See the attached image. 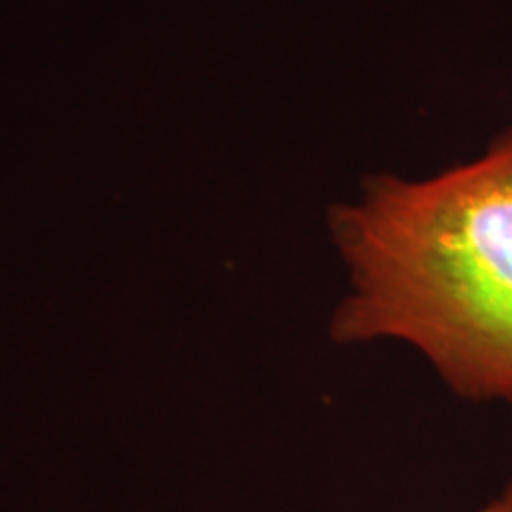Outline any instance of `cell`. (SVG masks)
<instances>
[{"label": "cell", "instance_id": "cell-1", "mask_svg": "<svg viewBox=\"0 0 512 512\" xmlns=\"http://www.w3.org/2000/svg\"><path fill=\"white\" fill-rule=\"evenodd\" d=\"M332 233L354 283L337 342L403 339L456 394L512 401V133L430 181L373 178Z\"/></svg>", "mask_w": 512, "mask_h": 512}, {"label": "cell", "instance_id": "cell-2", "mask_svg": "<svg viewBox=\"0 0 512 512\" xmlns=\"http://www.w3.org/2000/svg\"><path fill=\"white\" fill-rule=\"evenodd\" d=\"M482 512H512V482L505 486L501 494L491 498L482 508Z\"/></svg>", "mask_w": 512, "mask_h": 512}]
</instances>
